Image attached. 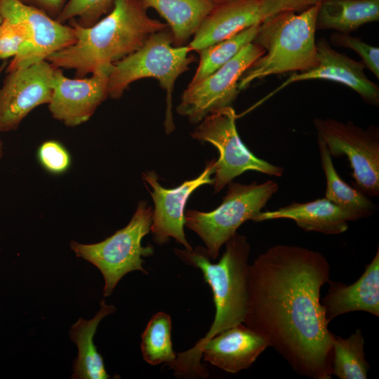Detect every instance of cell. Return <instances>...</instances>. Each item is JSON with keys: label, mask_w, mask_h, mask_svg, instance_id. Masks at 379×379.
<instances>
[{"label": "cell", "mask_w": 379, "mask_h": 379, "mask_svg": "<svg viewBox=\"0 0 379 379\" xmlns=\"http://www.w3.org/2000/svg\"><path fill=\"white\" fill-rule=\"evenodd\" d=\"M2 22V19L0 17V24ZM6 61H4L3 62V64L0 66V73L2 72V70L4 69V68L6 67Z\"/></svg>", "instance_id": "cell-34"}, {"label": "cell", "mask_w": 379, "mask_h": 379, "mask_svg": "<svg viewBox=\"0 0 379 379\" xmlns=\"http://www.w3.org/2000/svg\"><path fill=\"white\" fill-rule=\"evenodd\" d=\"M116 0H68L56 17L60 22L77 18L83 27H90L113 8Z\"/></svg>", "instance_id": "cell-27"}, {"label": "cell", "mask_w": 379, "mask_h": 379, "mask_svg": "<svg viewBox=\"0 0 379 379\" xmlns=\"http://www.w3.org/2000/svg\"><path fill=\"white\" fill-rule=\"evenodd\" d=\"M171 317L163 312L154 314L141 335L140 349L143 359L150 365H167L173 362L177 354L171 341Z\"/></svg>", "instance_id": "cell-26"}, {"label": "cell", "mask_w": 379, "mask_h": 379, "mask_svg": "<svg viewBox=\"0 0 379 379\" xmlns=\"http://www.w3.org/2000/svg\"><path fill=\"white\" fill-rule=\"evenodd\" d=\"M316 44L317 65L307 71L293 73L270 93L265 100L293 83L305 80L324 79L342 84L357 92L367 103L378 105L379 88L366 77L364 71L365 65L362 62L356 61L335 51L324 38Z\"/></svg>", "instance_id": "cell-16"}, {"label": "cell", "mask_w": 379, "mask_h": 379, "mask_svg": "<svg viewBox=\"0 0 379 379\" xmlns=\"http://www.w3.org/2000/svg\"><path fill=\"white\" fill-rule=\"evenodd\" d=\"M100 310L93 319L85 320L80 318L69 330L70 338L78 347V357L73 366V379L111 378L106 371L102 356L94 345L93 338L101 320L113 314L117 309L113 305H107L104 299L100 301Z\"/></svg>", "instance_id": "cell-21"}, {"label": "cell", "mask_w": 379, "mask_h": 379, "mask_svg": "<svg viewBox=\"0 0 379 379\" xmlns=\"http://www.w3.org/2000/svg\"><path fill=\"white\" fill-rule=\"evenodd\" d=\"M314 125L332 157L346 156L352 169L354 187L368 197L379 195V133L352 121L316 118Z\"/></svg>", "instance_id": "cell-9"}, {"label": "cell", "mask_w": 379, "mask_h": 379, "mask_svg": "<svg viewBox=\"0 0 379 379\" xmlns=\"http://www.w3.org/2000/svg\"><path fill=\"white\" fill-rule=\"evenodd\" d=\"M76 40L47 59L54 68L75 70L77 78L112 65L140 48L154 33L168 27L150 18L140 0H116L112 10L90 27L69 21Z\"/></svg>", "instance_id": "cell-3"}, {"label": "cell", "mask_w": 379, "mask_h": 379, "mask_svg": "<svg viewBox=\"0 0 379 379\" xmlns=\"http://www.w3.org/2000/svg\"><path fill=\"white\" fill-rule=\"evenodd\" d=\"M285 11H295L283 0H228L215 4L187 46L190 51L199 52Z\"/></svg>", "instance_id": "cell-13"}, {"label": "cell", "mask_w": 379, "mask_h": 379, "mask_svg": "<svg viewBox=\"0 0 379 379\" xmlns=\"http://www.w3.org/2000/svg\"><path fill=\"white\" fill-rule=\"evenodd\" d=\"M222 204L210 212L188 210L185 225L202 239L211 260H215L220 248L246 221L252 220L278 189L274 180L260 184L230 182Z\"/></svg>", "instance_id": "cell-7"}, {"label": "cell", "mask_w": 379, "mask_h": 379, "mask_svg": "<svg viewBox=\"0 0 379 379\" xmlns=\"http://www.w3.org/2000/svg\"><path fill=\"white\" fill-rule=\"evenodd\" d=\"M237 115L231 106L206 115L191 136L208 142L219 151L215 162L214 191L219 192L232 180L246 171L272 176H281L284 169L254 155L241 141L236 126Z\"/></svg>", "instance_id": "cell-8"}, {"label": "cell", "mask_w": 379, "mask_h": 379, "mask_svg": "<svg viewBox=\"0 0 379 379\" xmlns=\"http://www.w3.org/2000/svg\"><path fill=\"white\" fill-rule=\"evenodd\" d=\"M379 20V0H325L319 5L317 29L350 33Z\"/></svg>", "instance_id": "cell-22"}, {"label": "cell", "mask_w": 379, "mask_h": 379, "mask_svg": "<svg viewBox=\"0 0 379 379\" xmlns=\"http://www.w3.org/2000/svg\"><path fill=\"white\" fill-rule=\"evenodd\" d=\"M190 52L187 46H173L168 27L154 33L138 51L113 64L108 96L119 99L131 83L143 78L156 79L166 92L164 128L166 134H170L175 128L172 113L174 86L177 79L194 61Z\"/></svg>", "instance_id": "cell-5"}, {"label": "cell", "mask_w": 379, "mask_h": 379, "mask_svg": "<svg viewBox=\"0 0 379 379\" xmlns=\"http://www.w3.org/2000/svg\"><path fill=\"white\" fill-rule=\"evenodd\" d=\"M0 17L22 27L28 37L25 51L13 58L7 72L46 60L76 40L74 29L70 25H64L20 0H0Z\"/></svg>", "instance_id": "cell-11"}, {"label": "cell", "mask_w": 379, "mask_h": 379, "mask_svg": "<svg viewBox=\"0 0 379 379\" xmlns=\"http://www.w3.org/2000/svg\"><path fill=\"white\" fill-rule=\"evenodd\" d=\"M28 37L20 25L2 19L0 24V60L22 54L26 49Z\"/></svg>", "instance_id": "cell-29"}, {"label": "cell", "mask_w": 379, "mask_h": 379, "mask_svg": "<svg viewBox=\"0 0 379 379\" xmlns=\"http://www.w3.org/2000/svg\"><path fill=\"white\" fill-rule=\"evenodd\" d=\"M331 41L335 46L354 51L361 58L362 62L378 79L379 78V48L352 36L347 33L334 32Z\"/></svg>", "instance_id": "cell-28"}, {"label": "cell", "mask_w": 379, "mask_h": 379, "mask_svg": "<svg viewBox=\"0 0 379 379\" xmlns=\"http://www.w3.org/2000/svg\"><path fill=\"white\" fill-rule=\"evenodd\" d=\"M290 4L298 12L311 6L321 4L325 0H283Z\"/></svg>", "instance_id": "cell-32"}, {"label": "cell", "mask_w": 379, "mask_h": 379, "mask_svg": "<svg viewBox=\"0 0 379 379\" xmlns=\"http://www.w3.org/2000/svg\"><path fill=\"white\" fill-rule=\"evenodd\" d=\"M275 219H290L306 232L335 235L348 230V222L357 221L347 211L326 198L305 203H292L274 211H260L251 220L262 222Z\"/></svg>", "instance_id": "cell-19"}, {"label": "cell", "mask_w": 379, "mask_h": 379, "mask_svg": "<svg viewBox=\"0 0 379 379\" xmlns=\"http://www.w3.org/2000/svg\"><path fill=\"white\" fill-rule=\"evenodd\" d=\"M267 347L260 335L241 323L208 340L200 352L204 361L236 373L249 368Z\"/></svg>", "instance_id": "cell-17"}, {"label": "cell", "mask_w": 379, "mask_h": 379, "mask_svg": "<svg viewBox=\"0 0 379 379\" xmlns=\"http://www.w3.org/2000/svg\"><path fill=\"white\" fill-rule=\"evenodd\" d=\"M38 159L44 168L55 174L65 172L70 164L68 152L55 140L46 141L39 147Z\"/></svg>", "instance_id": "cell-30"}, {"label": "cell", "mask_w": 379, "mask_h": 379, "mask_svg": "<svg viewBox=\"0 0 379 379\" xmlns=\"http://www.w3.org/2000/svg\"><path fill=\"white\" fill-rule=\"evenodd\" d=\"M22 2L35 6L44 12L51 17L58 15L67 0H20Z\"/></svg>", "instance_id": "cell-31"}, {"label": "cell", "mask_w": 379, "mask_h": 379, "mask_svg": "<svg viewBox=\"0 0 379 379\" xmlns=\"http://www.w3.org/2000/svg\"><path fill=\"white\" fill-rule=\"evenodd\" d=\"M216 161H208L203 172L196 178L187 180L175 188H164L158 182V175L153 171L142 173L143 180L152 188L149 192L154 204L150 232L154 241L162 246L173 238L188 251L193 250L184 232L185 206L191 194L200 186L212 185L211 175L215 172Z\"/></svg>", "instance_id": "cell-14"}, {"label": "cell", "mask_w": 379, "mask_h": 379, "mask_svg": "<svg viewBox=\"0 0 379 379\" xmlns=\"http://www.w3.org/2000/svg\"><path fill=\"white\" fill-rule=\"evenodd\" d=\"M112 65L98 69L90 77L69 79L55 68L49 110L67 126L87 121L108 97L109 75Z\"/></svg>", "instance_id": "cell-15"}, {"label": "cell", "mask_w": 379, "mask_h": 379, "mask_svg": "<svg viewBox=\"0 0 379 379\" xmlns=\"http://www.w3.org/2000/svg\"><path fill=\"white\" fill-rule=\"evenodd\" d=\"M211 1H213L214 4H218V3L226 1H228V0H211Z\"/></svg>", "instance_id": "cell-35"}, {"label": "cell", "mask_w": 379, "mask_h": 379, "mask_svg": "<svg viewBox=\"0 0 379 379\" xmlns=\"http://www.w3.org/2000/svg\"><path fill=\"white\" fill-rule=\"evenodd\" d=\"M321 253L277 244L250 265L244 324L260 335L297 374L332 378V338L320 300L330 280Z\"/></svg>", "instance_id": "cell-1"}, {"label": "cell", "mask_w": 379, "mask_h": 379, "mask_svg": "<svg viewBox=\"0 0 379 379\" xmlns=\"http://www.w3.org/2000/svg\"><path fill=\"white\" fill-rule=\"evenodd\" d=\"M319 5L300 13L282 11L260 25L253 42L265 53L240 78V91L255 80L290 72H302L317 65L315 32Z\"/></svg>", "instance_id": "cell-4"}, {"label": "cell", "mask_w": 379, "mask_h": 379, "mask_svg": "<svg viewBox=\"0 0 379 379\" xmlns=\"http://www.w3.org/2000/svg\"><path fill=\"white\" fill-rule=\"evenodd\" d=\"M364 338L360 329L343 338H332L331 374L340 379H366L370 366L365 357Z\"/></svg>", "instance_id": "cell-24"}, {"label": "cell", "mask_w": 379, "mask_h": 379, "mask_svg": "<svg viewBox=\"0 0 379 379\" xmlns=\"http://www.w3.org/2000/svg\"><path fill=\"white\" fill-rule=\"evenodd\" d=\"M225 251L217 263L211 261L205 248L192 251L175 249L185 263L199 269L213 293L214 320L206 335L195 345L177 354L168 366L178 378H207L201 364L202 345L218 333L244 322L246 310L250 245L247 237L236 232L225 244Z\"/></svg>", "instance_id": "cell-2"}, {"label": "cell", "mask_w": 379, "mask_h": 379, "mask_svg": "<svg viewBox=\"0 0 379 379\" xmlns=\"http://www.w3.org/2000/svg\"><path fill=\"white\" fill-rule=\"evenodd\" d=\"M260 24L254 25L199 51V63L190 84L197 82L210 75L253 42Z\"/></svg>", "instance_id": "cell-25"}, {"label": "cell", "mask_w": 379, "mask_h": 379, "mask_svg": "<svg viewBox=\"0 0 379 379\" xmlns=\"http://www.w3.org/2000/svg\"><path fill=\"white\" fill-rule=\"evenodd\" d=\"M264 53V49L251 42L210 75L189 84L176 107L177 113L187 117L190 123L197 124L209 113L231 106L240 92V78Z\"/></svg>", "instance_id": "cell-10"}, {"label": "cell", "mask_w": 379, "mask_h": 379, "mask_svg": "<svg viewBox=\"0 0 379 379\" xmlns=\"http://www.w3.org/2000/svg\"><path fill=\"white\" fill-rule=\"evenodd\" d=\"M329 288L321 303L327 320L355 311L379 317V248L361 276L353 284L328 281Z\"/></svg>", "instance_id": "cell-18"}, {"label": "cell", "mask_w": 379, "mask_h": 379, "mask_svg": "<svg viewBox=\"0 0 379 379\" xmlns=\"http://www.w3.org/2000/svg\"><path fill=\"white\" fill-rule=\"evenodd\" d=\"M152 215L153 208L141 201L128 224L109 237L92 244L71 241L70 247L76 255L95 265L102 273L104 297L109 296L128 272L138 270L147 274L142 266V257L152 255L154 249L152 246H142L141 241L150 232Z\"/></svg>", "instance_id": "cell-6"}, {"label": "cell", "mask_w": 379, "mask_h": 379, "mask_svg": "<svg viewBox=\"0 0 379 379\" xmlns=\"http://www.w3.org/2000/svg\"><path fill=\"white\" fill-rule=\"evenodd\" d=\"M145 9L155 10L166 21L173 46H183L194 35L213 8L211 0H140Z\"/></svg>", "instance_id": "cell-20"}, {"label": "cell", "mask_w": 379, "mask_h": 379, "mask_svg": "<svg viewBox=\"0 0 379 379\" xmlns=\"http://www.w3.org/2000/svg\"><path fill=\"white\" fill-rule=\"evenodd\" d=\"M320 161L326 178L325 198L351 213L356 220L371 216L375 205L360 190L345 182L335 170L325 143L317 138Z\"/></svg>", "instance_id": "cell-23"}, {"label": "cell", "mask_w": 379, "mask_h": 379, "mask_svg": "<svg viewBox=\"0 0 379 379\" xmlns=\"http://www.w3.org/2000/svg\"><path fill=\"white\" fill-rule=\"evenodd\" d=\"M4 155V145H3V142L0 140V159L3 157Z\"/></svg>", "instance_id": "cell-33"}, {"label": "cell", "mask_w": 379, "mask_h": 379, "mask_svg": "<svg viewBox=\"0 0 379 379\" xmlns=\"http://www.w3.org/2000/svg\"><path fill=\"white\" fill-rule=\"evenodd\" d=\"M55 68L48 60L7 72L0 88V132L17 129L35 107L48 104Z\"/></svg>", "instance_id": "cell-12"}]
</instances>
